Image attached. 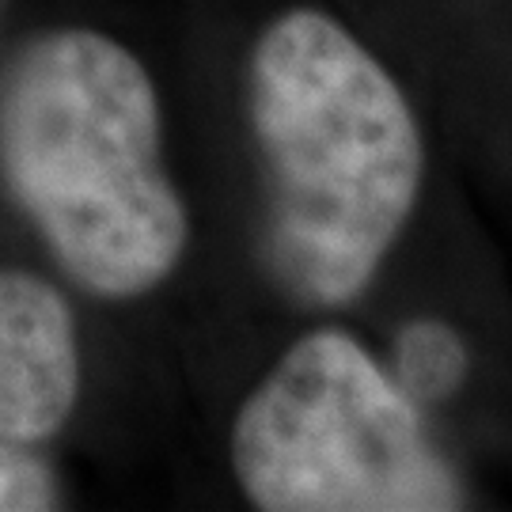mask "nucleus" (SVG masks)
<instances>
[{
	"instance_id": "1",
	"label": "nucleus",
	"mask_w": 512,
	"mask_h": 512,
	"mask_svg": "<svg viewBox=\"0 0 512 512\" xmlns=\"http://www.w3.org/2000/svg\"><path fill=\"white\" fill-rule=\"evenodd\" d=\"M251 129L266 167V258L304 308H346L414 217L425 179L399 80L349 27L289 8L251 50Z\"/></svg>"
},
{
	"instance_id": "2",
	"label": "nucleus",
	"mask_w": 512,
	"mask_h": 512,
	"mask_svg": "<svg viewBox=\"0 0 512 512\" xmlns=\"http://www.w3.org/2000/svg\"><path fill=\"white\" fill-rule=\"evenodd\" d=\"M0 171L80 289L129 300L179 266L190 220L164 171L160 99L122 42L69 27L16 57L0 95Z\"/></svg>"
},
{
	"instance_id": "3",
	"label": "nucleus",
	"mask_w": 512,
	"mask_h": 512,
	"mask_svg": "<svg viewBox=\"0 0 512 512\" xmlns=\"http://www.w3.org/2000/svg\"><path fill=\"white\" fill-rule=\"evenodd\" d=\"M239 490L266 512H448L456 467L365 342L315 327L277 357L232 421Z\"/></svg>"
},
{
	"instance_id": "4",
	"label": "nucleus",
	"mask_w": 512,
	"mask_h": 512,
	"mask_svg": "<svg viewBox=\"0 0 512 512\" xmlns=\"http://www.w3.org/2000/svg\"><path fill=\"white\" fill-rule=\"evenodd\" d=\"M76 395L80 346L65 296L35 274L0 270V437H54Z\"/></svg>"
},
{
	"instance_id": "5",
	"label": "nucleus",
	"mask_w": 512,
	"mask_h": 512,
	"mask_svg": "<svg viewBox=\"0 0 512 512\" xmlns=\"http://www.w3.org/2000/svg\"><path fill=\"white\" fill-rule=\"evenodd\" d=\"M471 349L452 323L437 315L406 319L395 334L391 376L414 406H440L467 384Z\"/></svg>"
},
{
	"instance_id": "6",
	"label": "nucleus",
	"mask_w": 512,
	"mask_h": 512,
	"mask_svg": "<svg viewBox=\"0 0 512 512\" xmlns=\"http://www.w3.org/2000/svg\"><path fill=\"white\" fill-rule=\"evenodd\" d=\"M61 505L54 471L27 444L0 437V512H46Z\"/></svg>"
}]
</instances>
